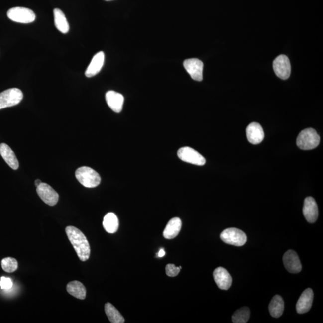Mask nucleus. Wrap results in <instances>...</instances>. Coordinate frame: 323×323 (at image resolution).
Instances as JSON below:
<instances>
[{
    "mask_svg": "<svg viewBox=\"0 0 323 323\" xmlns=\"http://www.w3.org/2000/svg\"><path fill=\"white\" fill-rule=\"evenodd\" d=\"M66 232L79 259L82 262L87 261L90 259L91 254L90 245L87 237L78 228L74 226H67Z\"/></svg>",
    "mask_w": 323,
    "mask_h": 323,
    "instance_id": "f257e3e1",
    "label": "nucleus"
},
{
    "mask_svg": "<svg viewBox=\"0 0 323 323\" xmlns=\"http://www.w3.org/2000/svg\"><path fill=\"white\" fill-rule=\"evenodd\" d=\"M75 175L79 183L88 188H96L100 185L102 180L99 173L93 168L88 167L78 168Z\"/></svg>",
    "mask_w": 323,
    "mask_h": 323,
    "instance_id": "f03ea898",
    "label": "nucleus"
},
{
    "mask_svg": "<svg viewBox=\"0 0 323 323\" xmlns=\"http://www.w3.org/2000/svg\"><path fill=\"white\" fill-rule=\"evenodd\" d=\"M320 136L313 128H307L299 133L296 144L299 149L310 150L315 149L320 143Z\"/></svg>",
    "mask_w": 323,
    "mask_h": 323,
    "instance_id": "7ed1b4c3",
    "label": "nucleus"
},
{
    "mask_svg": "<svg viewBox=\"0 0 323 323\" xmlns=\"http://www.w3.org/2000/svg\"><path fill=\"white\" fill-rule=\"evenodd\" d=\"M220 238L223 242L227 244L241 247L244 245L247 241L246 234L241 230L236 228H228L221 233Z\"/></svg>",
    "mask_w": 323,
    "mask_h": 323,
    "instance_id": "20e7f679",
    "label": "nucleus"
},
{
    "mask_svg": "<svg viewBox=\"0 0 323 323\" xmlns=\"http://www.w3.org/2000/svg\"><path fill=\"white\" fill-rule=\"evenodd\" d=\"M23 93L18 88H10L0 93V109L18 105L23 99Z\"/></svg>",
    "mask_w": 323,
    "mask_h": 323,
    "instance_id": "39448f33",
    "label": "nucleus"
},
{
    "mask_svg": "<svg viewBox=\"0 0 323 323\" xmlns=\"http://www.w3.org/2000/svg\"><path fill=\"white\" fill-rule=\"evenodd\" d=\"M7 16L14 22L21 23L33 22L36 16L33 11L28 8L16 7L7 11Z\"/></svg>",
    "mask_w": 323,
    "mask_h": 323,
    "instance_id": "423d86ee",
    "label": "nucleus"
},
{
    "mask_svg": "<svg viewBox=\"0 0 323 323\" xmlns=\"http://www.w3.org/2000/svg\"><path fill=\"white\" fill-rule=\"evenodd\" d=\"M177 155L182 161L189 164L198 166H203L206 164V159L191 147L181 148L178 150Z\"/></svg>",
    "mask_w": 323,
    "mask_h": 323,
    "instance_id": "0eeeda50",
    "label": "nucleus"
},
{
    "mask_svg": "<svg viewBox=\"0 0 323 323\" xmlns=\"http://www.w3.org/2000/svg\"><path fill=\"white\" fill-rule=\"evenodd\" d=\"M38 196L44 203L50 206H54L58 203L59 195L48 184L41 183L37 187Z\"/></svg>",
    "mask_w": 323,
    "mask_h": 323,
    "instance_id": "6e6552de",
    "label": "nucleus"
},
{
    "mask_svg": "<svg viewBox=\"0 0 323 323\" xmlns=\"http://www.w3.org/2000/svg\"><path fill=\"white\" fill-rule=\"evenodd\" d=\"M273 68L275 73L278 78L283 80L289 78L291 73V66L287 56L281 55L277 56L274 61Z\"/></svg>",
    "mask_w": 323,
    "mask_h": 323,
    "instance_id": "1a4fd4ad",
    "label": "nucleus"
},
{
    "mask_svg": "<svg viewBox=\"0 0 323 323\" xmlns=\"http://www.w3.org/2000/svg\"><path fill=\"white\" fill-rule=\"evenodd\" d=\"M183 66L193 79L199 82L203 81L204 64L200 59L197 58L186 59L183 62Z\"/></svg>",
    "mask_w": 323,
    "mask_h": 323,
    "instance_id": "9d476101",
    "label": "nucleus"
},
{
    "mask_svg": "<svg viewBox=\"0 0 323 323\" xmlns=\"http://www.w3.org/2000/svg\"><path fill=\"white\" fill-rule=\"evenodd\" d=\"M284 265L290 273L297 274L302 270V265L298 255L293 250H288L283 256Z\"/></svg>",
    "mask_w": 323,
    "mask_h": 323,
    "instance_id": "9b49d317",
    "label": "nucleus"
},
{
    "mask_svg": "<svg viewBox=\"0 0 323 323\" xmlns=\"http://www.w3.org/2000/svg\"><path fill=\"white\" fill-rule=\"evenodd\" d=\"M213 277L218 287L221 290L230 289L232 283V278L226 269L222 267L216 268L213 272Z\"/></svg>",
    "mask_w": 323,
    "mask_h": 323,
    "instance_id": "f8f14e48",
    "label": "nucleus"
},
{
    "mask_svg": "<svg viewBox=\"0 0 323 323\" xmlns=\"http://www.w3.org/2000/svg\"><path fill=\"white\" fill-rule=\"evenodd\" d=\"M246 134L249 143L253 144L262 143L265 137L264 131L262 126L256 122L249 124L246 129Z\"/></svg>",
    "mask_w": 323,
    "mask_h": 323,
    "instance_id": "ddd939ff",
    "label": "nucleus"
},
{
    "mask_svg": "<svg viewBox=\"0 0 323 323\" xmlns=\"http://www.w3.org/2000/svg\"><path fill=\"white\" fill-rule=\"evenodd\" d=\"M303 214L305 219L310 223L316 222L319 215L318 207L313 197L305 198L303 207Z\"/></svg>",
    "mask_w": 323,
    "mask_h": 323,
    "instance_id": "4468645a",
    "label": "nucleus"
},
{
    "mask_svg": "<svg viewBox=\"0 0 323 323\" xmlns=\"http://www.w3.org/2000/svg\"><path fill=\"white\" fill-rule=\"evenodd\" d=\"M313 298L314 293L312 289L309 288L304 290L296 304L297 313L304 314L308 312L312 306Z\"/></svg>",
    "mask_w": 323,
    "mask_h": 323,
    "instance_id": "2eb2a0df",
    "label": "nucleus"
},
{
    "mask_svg": "<svg viewBox=\"0 0 323 323\" xmlns=\"http://www.w3.org/2000/svg\"><path fill=\"white\" fill-rule=\"evenodd\" d=\"M106 100L112 111L119 113L122 110L124 97L121 94L113 91H108L106 94Z\"/></svg>",
    "mask_w": 323,
    "mask_h": 323,
    "instance_id": "dca6fc26",
    "label": "nucleus"
},
{
    "mask_svg": "<svg viewBox=\"0 0 323 323\" xmlns=\"http://www.w3.org/2000/svg\"><path fill=\"white\" fill-rule=\"evenodd\" d=\"M105 55L103 52H100L95 55L85 72L87 78H92L100 73L105 63Z\"/></svg>",
    "mask_w": 323,
    "mask_h": 323,
    "instance_id": "f3484780",
    "label": "nucleus"
},
{
    "mask_svg": "<svg viewBox=\"0 0 323 323\" xmlns=\"http://www.w3.org/2000/svg\"><path fill=\"white\" fill-rule=\"evenodd\" d=\"M0 155L13 170H16L18 169L19 166L18 160L15 154L7 144L5 143L0 144Z\"/></svg>",
    "mask_w": 323,
    "mask_h": 323,
    "instance_id": "a211bd4d",
    "label": "nucleus"
},
{
    "mask_svg": "<svg viewBox=\"0 0 323 323\" xmlns=\"http://www.w3.org/2000/svg\"><path fill=\"white\" fill-rule=\"evenodd\" d=\"M182 222L179 217H174L169 221L166 226L163 235L167 239H172L176 238L182 229Z\"/></svg>",
    "mask_w": 323,
    "mask_h": 323,
    "instance_id": "6ab92c4d",
    "label": "nucleus"
},
{
    "mask_svg": "<svg viewBox=\"0 0 323 323\" xmlns=\"http://www.w3.org/2000/svg\"><path fill=\"white\" fill-rule=\"evenodd\" d=\"M67 290L74 297L84 300L87 296V289L84 284L78 281H73L68 283Z\"/></svg>",
    "mask_w": 323,
    "mask_h": 323,
    "instance_id": "aec40b11",
    "label": "nucleus"
},
{
    "mask_svg": "<svg viewBox=\"0 0 323 323\" xmlns=\"http://www.w3.org/2000/svg\"><path fill=\"white\" fill-rule=\"evenodd\" d=\"M53 14L56 28L62 33L67 34L69 31L70 26L63 11L59 8H55Z\"/></svg>",
    "mask_w": 323,
    "mask_h": 323,
    "instance_id": "412c9836",
    "label": "nucleus"
},
{
    "mask_svg": "<svg viewBox=\"0 0 323 323\" xmlns=\"http://www.w3.org/2000/svg\"><path fill=\"white\" fill-rule=\"evenodd\" d=\"M103 225L107 232L114 233L117 232L119 222L118 219L113 213H109L104 217Z\"/></svg>",
    "mask_w": 323,
    "mask_h": 323,
    "instance_id": "4be33fe9",
    "label": "nucleus"
},
{
    "mask_svg": "<svg viewBox=\"0 0 323 323\" xmlns=\"http://www.w3.org/2000/svg\"><path fill=\"white\" fill-rule=\"evenodd\" d=\"M284 304L283 299L280 295H275L269 305V313L272 317L278 318L282 315L284 311Z\"/></svg>",
    "mask_w": 323,
    "mask_h": 323,
    "instance_id": "5701e85b",
    "label": "nucleus"
},
{
    "mask_svg": "<svg viewBox=\"0 0 323 323\" xmlns=\"http://www.w3.org/2000/svg\"><path fill=\"white\" fill-rule=\"evenodd\" d=\"M105 312L108 319L112 323H123L124 319L115 307L111 304L106 303L105 304Z\"/></svg>",
    "mask_w": 323,
    "mask_h": 323,
    "instance_id": "b1692460",
    "label": "nucleus"
},
{
    "mask_svg": "<svg viewBox=\"0 0 323 323\" xmlns=\"http://www.w3.org/2000/svg\"><path fill=\"white\" fill-rule=\"evenodd\" d=\"M250 316V309L248 307H242L233 314L232 322L234 323H245L248 321Z\"/></svg>",
    "mask_w": 323,
    "mask_h": 323,
    "instance_id": "393cba45",
    "label": "nucleus"
},
{
    "mask_svg": "<svg viewBox=\"0 0 323 323\" xmlns=\"http://www.w3.org/2000/svg\"><path fill=\"white\" fill-rule=\"evenodd\" d=\"M1 266L5 272L12 273L18 268V263L14 258L5 257L1 260Z\"/></svg>",
    "mask_w": 323,
    "mask_h": 323,
    "instance_id": "a878e982",
    "label": "nucleus"
},
{
    "mask_svg": "<svg viewBox=\"0 0 323 323\" xmlns=\"http://www.w3.org/2000/svg\"><path fill=\"white\" fill-rule=\"evenodd\" d=\"M181 269H182V266L177 267V266L174 264H168L166 266V274L169 277H176L179 274Z\"/></svg>",
    "mask_w": 323,
    "mask_h": 323,
    "instance_id": "bb28decb",
    "label": "nucleus"
},
{
    "mask_svg": "<svg viewBox=\"0 0 323 323\" xmlns=\"http://www.w3.org/2000/svg\"><path fill=\"white\" fill-rule=\"evenodd\" d=\"M13 284V281L10 278L2 277L0 280V287L2 289H10L12 287Z\"/></svg>",
    "mask_w": 323,
    "mask_h": 323,
    "instance_id": "cd10ccee",
    "label": "nucleus"
},
{
    "mask_svg": "<svg viewBox=\"0 0 323 323\" xmlns=\"http://www.w3.org/2000/svg\"><path fill=\"white\" fill-rule=\"evenodd\" d=\"M165 251L164 250V249H161L160 250L159 253H158V257H163L165 256Z\"/></svg>",
    "mask_w": 323,
    "mask_h": 323,
    "instance_id": "c85d7f7f",
    "label": "nucleus"
},
{
    "mask_svg": "<svg viewBox=\"0 0 323 323\" xmlns=\"http://www.w3.org/2000/svg\"><path fill=\"white\" fill-rule=\"evenodd\" d=\"M41 183H42V182H41V181L40 180L37 179V180H35V186L38 187V186H39L40 185V184Z\"/></svg>",
    "mask_w": 323,
    "mask_h": 323,
    "instance_id": "c756f323",
    "label": "nucleus"
},
{
    "mask_svg": "<svg viewBox=\"0 0 323 323\" xmlns=\"http://www.w3.org/2000/svg\"><path fill=\"white\" fill-rule=\"evenodd\" d=\"M105 1H111V0H105Z\"/></svg>",
    "mask_w": 323,
    "mask_h": 323,
    "instance_id": "7c9ffc66",
    "label": "nucleus"
}]
</instances>
